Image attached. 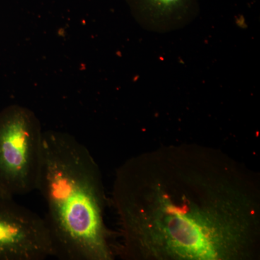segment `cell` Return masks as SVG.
<instances>
[{"label":"cell","instance_id":"cell-3","mask_svg":"<svg viewBox=\"0 0 260 260\" xmlns=\"http://www.w3.org/2000/svg\"><path fill=\"white\" fill-rule=\"evenodd\" d=\"M44 133L28 108L11 105L0 111V192L15 198L37 190Z\"/></svg>","mask_w":260,"mask_h":260},{"label":"cell","instance_id":"cell-2","mask_svg":"<svg viewBox=\"0 0 260 260\" xmlns=\"http://www.w3.org/2000/svg\"><path fill=\"white\" fill-rule=\"evenodd\" d=\"M37 190L53 256L62 260H112L114 249L104 220L106 198L102 172L88 148L73 135L44 131Z\"/></svg>","mask_w":260,"mask_h":260},{"label":"cell","instance_id":"cell-4","mask_svg":"<svg viewBox=\"0 0 260 260\" xmlns=\"http://www.w3.org/2000/svg\"><path fill=\"white\" fill-rule=\"evenodd\" d=\"M0 192V260H44L53 256L44 218Z\"/></svg>","mask_w":260,"mask_h":260},{"label":"cell","instance_id":"cell-1","mask_svg":"<svg viewBox=\"0 0 260 260\" xmlns=\"http://www.w3.org/2000/svg\"><path fill=\"white\" fill-rule=\"evenodd\" d=\"M112 195L121 259H259V178L219 149L172 145L132 157Z\"/></svg>","mask_w":260,"mask_h":260},{"label":"cell","instance_id":"cell-5","mask_svg":"<svg viewBox=\"0 0 260 260\" xmlns=\"http://www.w3.org/2000/svg\"><path fill=\"white\" fill-rule=\"evenodd\" d=\"M133 18L148 31L165 34L192 23L200 12L199 0H126Z\"/></svg>","mask_w":260,"mask_h":260}]
</instances>
